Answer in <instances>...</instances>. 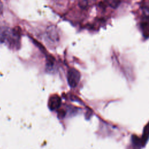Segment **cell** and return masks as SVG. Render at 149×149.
I'll return each instance as SVG.
<instances>
[{"label":"cell","instance_id":"obj_3","mask_svg":"<svg viewBox=\"0 0 149 149\" xmlns=\"http://www.w3.org/2000/svg\"><path fill=\"white\" fill-rule=\"evenodd\" d=\"M61 104V99L56 94L52 95L48 100V107L51 110H55L58 109Z\"/></svg>","mask_w":149,"mask_h":149},{"label":"cell","instance_id":"obj_2","mask_svg":"<svg viewBox=\"0 0 149 149\" xmlns=\"http://www.w3.org/2000/svg\"><path fill=\"white\" fill-rule=\"evenodd\" d=\"M47 40L50 43H56L59 40V36L57 31L54 27H51L48 29L46 34Z\"/></svg>","mask_w":149,"mask_h":149},{"label":"cell","instance_id":"obj_5","mask_svg":"<svg viewBox=\"0 0 149 149\" xmlns=\"http://www.w3.org/2000/svg\"><path fill=\"white\" fill-rule=\"evenodd\" d=\"M142 10L147 23H149V1H145L142 5Z\"/></svg>","mask_w":149,"mask_h":149},{"label":"cell","instance_id":"obj_4","mask_svg":"<svg viewBox=\"0 0 149 149\" xmlns=\"http://www.w3.org/2000/svg\"><path fill=\"white\" fill-rule=\"evenodd\" d=\"M148 137H149V123L144 128L143 136L141 140L142 145L144 146L146 144V143L148 141Z\"/></svg>","mask_w":149,"mask_h":149},{"label":"cell","instance_id":"obj_1","mask_svg":"<svg viewBox=\"0 0 149 149\" xmlns=\"http://www.w3.org/2000/svg\"><path fill=\"white\" fill-rule=\"evenodd\" d=\"M80 79L79 72L74 68H71L68 72V82L71 87H75L78 84Z\"/></svg>","mask_w":149,"mask_h":149}]
</instances>
